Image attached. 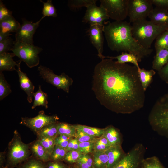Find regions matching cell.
Here are the masks:
<instances>
[{
    "mask_svg": "<svg viewBox=\"0 0 168 168\" xmlns=\"http://www.w3.org/2000/svg\"><path fill=\"white\" fill-rule=\"evenodd\" d=\"M44 17L43 16L39 21L35 23L23 18L22 24L16 32L15 42L33 44V35L39 27L40 22Z\"/></svg>",
    "mask_w": 168,
    "mask_h": 168,
    "instance_id": "12",
    "label": "cell"
},
{
    "mask_svg": "<svg viewBox=\"0 0 168 168\" xmlns=\"http://www.w3.org/2000/svg\"><path fill=\"white\" fill-rule=\"evenodd\" d=\"M15 56L13 53L8 52L0 54V72L4 71H16L15 66H17V63L13 58Z\"/></svg>",
    "mask_w": 168,
    "mask_h": 168,
    "instance_id": "20",
    "label": "cell"
},
{
    "mask_svg": "<svg viewBox=\"0 0 168 168\" xmlns=\"http://www.w3.org/2000/svg\"><path fill=\"white\" fill-rule=\"evenodd\" d=\"M30 153L29 144L22 142L19 133L15 130L8 144L5 168L16 167L30 157Z\"/></svg>",
    "mask_w": 168,
    "mask_h": 168,
    "instance_id": "5",
    "label": "cell"
},
{
    "mask_svg": "<svg viewBox=\"0 0 168 168\" xmlns=\"http://www.w3.org/2000/svg\"><path fill=\"white\" fill-rule=\"evenodd\" d=\"M100 6L105 9L109 18L122 21L128 16L129 0H100Z\"/></svg>",
    "mask_w": 168,
    "mask_h": 168,
    "instance_id": "9",
    "label": "cell"
},
{
    "mask_svg": "<svg viewBox=\"0 0 168 168\" xmlns=\"http://www.w3.org/2000/svg\"><path fill=\"white\" fill-rule=\"evenodd\" d=\"M156 52L168 48V30H166L159 35L156 39L155 43Z\"/></svg>",
    "mask_w": 168,
    "mask_h": 168,
    "instance_id": "31",
    "label": "cell"
},
{
    "mask_svg": "<svg viewBox=\"0 0 168 168\" xmlns=\"http://www.w3.org/2000/svg\"><path fill=\"white\" fill-rule=\"evenodd\" d=\"M148 121L152 130L168 138V92L155 103L149 113Z\"/></svg>",
    "mask_w": 168,
    "mask_h": 168,
    "instance_id": "4",
    "label": "cell"
},
{
    "mask_svg": "<svg viewBox=\"0 0 168 168\" xmlns=\"http://www.w3.org/2000/svg\"><path fill=\"white\" fill-rule=\"evenodd\" d=\"M159 77L168 84V63L158 72Z\"/></svg>",
    "mask_w": 168,
    "mask_h": 168,
    "instance_id": "45",
    "label": "cell"
},
{
    "mask_svg": "<svg viewBox=\"0 0 168 168\" xmlns=\"http://www.w3.org/2000/svg\"><path fill=\"white\" fill-rule=\"evenodd\" d=\"M146 152L144 145L141 143H137L122 160L111 168H142Z\"/></svg>",
    "mask_w": 168,
    "mask_h": 168,
    "instance_id": "8",
    "label": "cell"
},
{
    "mask_svg": "<svg viewBox=\"0 0 168 168\" xmlns=\"http://www.w3.org/2000/svg\"><path fill=\"white\" fill-rule=\"evenodd\" d=\"M79 146V142L74 138L69 140L65 149L67 152L72 150H78Z\"/></svg>",
    "mask_w": 168,
    "mask_h": 168,
    "instance_id": "46",
    "label": "cell"
},
{
    "mask_svg": "<svg viewBox=\"0 0 168 168\" xmlns=\"http://www.w3.org/2000/svg\"><path fill=\"white\" fill-rule=\"evenodd\" d=\"M16 168H46V163L32 156Z\"/></svg>",
    "mask_w": 168,
    "mask_h": 168,
    "instance_id": "30",
    "label": "cell"
},
{
    "mask_svg": "<svg viewBox=\"0 0 168 168\" xmlns=\"http://www.w3.org/2000/svg\"><path fill=\"white\" fill-rule=\"evenodd\" d=\"M57 128L58 135H64L73 137H74L77 131L73 125L64 122H58Z\"/></svg>",
    "mask_w": 168,
    "mask_h": 168,
    "instance_id": "29",
    "label": "cell"
},
{
    "mask_svg": "<svg viewBox=\"0 0 168 168\" xmlns=\"http://www.w3.org/2000/svg\"><path fill=\"white\" fill-rule=\"evenodd\" d=\"M105 152L109 158L107 168H112L122 160L126 154L121 146L110 147Z\"/></svg>",
    "mask_w": 168,
    "mask_h": 168,
    "instance_id": "18",
    "label": "cell"
},
{
    "mask_svg": "<svg viewBox=\"0 0 168 168\" xmlns=\"http://www.w3.org/2000/svg\"><path fill=\"white\" fill-rule=\"evenodd\" d=\"M85 14L82 20L84 23L90 25L95 24L103 25L104 21L109 18L105 8L96 4L89 5L86 7Z\"/></svg>",
    "mask_w": 168,
    "mask_h": 168,
    "instance_id": "13",
    "label": "cell"
},
{
    "mask_svg": "<svg viewBox=\"0 0 168 168\" xmlns=\"http://www.w3.org/2000/svg\"><path fill=\"white\" fill-rule=\"evenodd\" d=\"M21 25L20 23L12 16L0 21V32L9 33L16 32Z\"/></svg>",
    "mask_w": 168,
    "mask_h": 168,
    "instance_id": "21",
    "label": "cell"
},
{
    "mask_svg": "<svg viewBox=\"0 0 168 168\" xmlns=\"http://www.w3.org/2000/svg\"><path fill=\"white\" fill-rule=\"evenodd\" d=\"M108 141L111 147L121 146L122 138L119 131L112 126H109L104 128L103 135Z\"/></svg>",
    "mask_w": 168,
    "mask_h": 168,
    "instance_id": "19",
    "label": "cell"
},
{
    "mask_svg": "<svg viewBox=\"0 0 168 168\" xmlns=\"http://www.w3.org/2000/svg\"><path fill=\"white\" fill-rule=\"evenodd\" d=\"M57 137L59 139L64 140H70L73 138V137L64 135H59L57 136Z\"/></svg>",
    "mask_w": 168,
    "mask_h": 168,
    "instance_id": "53",
    "label": "cell"
},
{
    "mask_svg": "<svg viewBox=\"0 0 168 168\" xmlns=\"http://www.w3.org/2000/svg\"><path fill=\"white\" fill-rule=\"evenodd\" d=\"M33 97L34 101L32 109L40 106L44 107L46 109L48 108V95L46 93L43 91L41 85L39 86L38 90L36 92L34 93Z\"/></svg>",
    "mask_w": 168,
    "mask_h": 168,
    "instance_id": "25",
    "label": "cell"
},
{
    "mask_svg": "<svg viewBox=\"0 0 168 168\" xmlns=\"http://www.w3.org/2000/svg\"><path fill=\"white\" fill-rule=\"evenodd\" d=\"M132 27L134 39L146 49H150L154 40L162 33L168 30V26L156 25L146 19L133 23Z\"/></svg>",
    "mask_w": 168,
    "mask_h": 168,
    "instance_id": "3",
    "label": "cell"
},
{
    "mask_svg": "<svg viewBox=\"0 0 168 168\" xmlns=\"http://www.w3.org/2000/svg\"><path fill=\"white\" fill-rule=\"evenodd\" d=\"M153 8L151 0H129L128 16L130 23L146 19Z\"/></svg>",
    "mask_w": 168,
    "mask_h": 168,
    "instance_id": "10",
    "label": "cell"
},
{
    "mask_svg": "<svg viewBox=\"0 0 168 168\" xmlns=\"http://www.w3.org/2000/svg\"><path fill=\"white\" fill-rule=\"evenodd\" d=\"M148 17L152 22L158 25L168 26V10L155 7L149 13Z\"/></svg>",
    "mask_w": 168,
    "mask_h": 168,
    "instance_id": "16",
    "label": "cell"
},
{
    "mask_svg": "<svg viewBox=\"0 0 168 168\" xmlns=\"http://www.w3.org/2000/svg\"><path fill=\"white\" fill-rule=\"evenodd\" d=\"M95 142L103 144L110 147L107 139L103 135L100 137L98 138Z\"/></svg>",
    "mask_w": 168,
    "mask_h": 168,
    "instance_id": "51",
    "label": "cell"
},
{
    "mask_svg": "<svg viewBox=\"0 0 168 168\" xmlns=\"http://www.w3.org/2000/svg\"><path fill=\"white\" fill-rule=\"evenodd\" d=\"M16 168L11 167V168Z\"/></svg>",
    "mask_w": 168,
    "mask_h": 168,
    "instance_id": "55",
    "label": "cell"
},
{
    "mask_svg": "<svg viewBox=\"0 0 168 168\" xmlns=\"http://www.w3.org/2000/svg\"><path fill=\"white\" fill-rule=\"evenodd\" d=\"M73 125L77 130L82 131L89 136L95 137L99 138L102 136L104 132V129L80 124Z\"/></svg>",
    "mask_w": 168,
    "mask_h": 168,
    "instance_id": "28",
    "label": "cell"
},
{
    "mask_svg": "<svg viewBox=\"0 0 168 168\" xmlns=\"http://www.w3.org/2000/svg\"><path fill=\"white\" fill-rule=\"evenodd\" d=\"M76 163L78 168H94L93 158L88 154L83 155Z\"/></svg>",
    "mask_w": 168,
    "mask_h": 168,
    "instance_id": "37",
    "label": "cell"
},
{
    "mask_svg": "<svg viewBox=\"0 0 168 168\" xmlns=\"http://www.w3.org/2000/svg\"><path fill=\"white\" fill-rule=\"evenodd\" d=\"M74 138L79 142H95L98 138L89 136L83 132L78 130H77Z\"/></svg>",
    "mask_w": 168,
    "mask_h": 168,
    "instance_id": "41",
    "label": "cell"
},
{
    "mask_svg": "<svg viewBox=\"0 0 168 168\" xmlns=\"http://www.w3.org/2000/svg\"><path fill=\"white\" fill-rule=\"evenodd\" d=\"M46 163V168H69L70 166L62 161H49Z\"/></svg>",
    "mask_w": 168,
    "mask_h": 168,
    "instance_id": "43",
    "label": "cell"
},
{
    "mask_svg": "<svg viewBox=\"0 0 168 168\" xmlns=\"http://www.w3.org/2000/svg\"><path fill=\"white\" fill-rule=\"evenodd\" d=\"M138 70L139 77L141 85L145 91L152 82L153 76L156 72L153 69L147 70L144 68H140Z\"/></svg>",
    "mask_w": 168,
    "mask_h": 168,
    "instance_id": "23",
    "label": "cell"
},
{
    "mask_svg": "<svg viewBox=\"0 0 168 168\" xmlns=\"http://www.w3.org/2000/svg\"><path fill=\"white\" fill-rule=\"evenodd\" d=\"M69 168H78L75 166H73V167L70 166Z\"/></svg>",
    "mask_w": 168,
    "mask_h": 168,
    "instance_id": "54",
    "label": "cell"
},
{
    "mask_svg": "<svg viewBox=\"0 0 168 168\" xmlns=\"http://www.w3.org/2000/svg\"><path fill=\"white\" fill-rule=\"evenodd\" d=\"M14 43L15 41L10 37L0 42V54L12 51Z\"/></svg>",
    "mask_w": 168,
    "mask_h": 168,
    "instance_id": "40",
    "label": "cell"
},
{
    "mask_svg": "<svg viewBox=\"0 0 168 168\" xmlns=\"http://www.w3.org/2000/svg\"><path fill=\"white\" fill-rule=\"evenodd\" d=\"M132 25L126 21L104 22L103 31L108 47L112 51L127 52L135 55L138 62L152 52L140 44L133 38Z\"/></svg>",
    "mask_w": 168,
    "mask_h": 168,
    "instance_id": "2",
    "label": "cell"
},
{
    "mask_svg": "<svg viewBox=\"0 0 168 168\" xmlns=\"http://www.w3.org/2000/svg\"><path fill=\"white\" fill-rule=\"evenodd\" d=\"M94 143L89 142H79L78 151L82 154H88L93 152Z\"/></svg>",
    "mask_w": 168,
    "mask_h": 168,
    "instance_id": "42",
    "label": "cell"
},
{
    "mask_svg": "<svg viewBox=\"0 0 168 168\" xmlns=\"http://www.w3.org/2000/svg\"><path fill=\"white\" fill-rule=\"evenodd\" d=\"M38 70L40 75L47 82L69 93L70 87L72 85L73 80L68 76L64 72L57 75L49 68L42 65L38 67Z\"/></svg>",
    "mask_w": 168,
    "mask_h": 168,
    "instance_id": "7",
    "label": "cell"
},
{
    "mask_svg": "<svg viewBox=\"0 0 168 168\" xmlns=\"http://www.w3.org/2000/svg\"><path fill=\"white\" fill-rule=\"evenodd\" d=\"M12 35L9 33H3L0 32V42L7 39Z\"/></svg>",
    "mask_w": 168,
    "mask_h": 168,
    "instance_id": "52",
    "label": "cell"
},
{
    "mask_svg": "<svg viewBox=\"0 0 168 168\" xmlns=\"http://www.w3.org/2000/svg\"><path fill=\"white\" fill-rule=\"evenodd\" d=\"M83 155L78 150L68 151L66 153L63 161L69 164L76 163Z\"/></svg>",
    "mask_w": 168,
    "mask_h": 168,
    "instance_id": "39",
    "label": "cell"
},
{
    "mask_svg": "<svg viewBox=\"0 0 168 168\" xmlns=\"http://www.w3.org/2000/svg\"><path fill=\"white\" fill-rule=\"evenodd\" d=\"M12 12L8 9L3 3L0 1V21L12 16Z\"/></svg>",
    "mask_w": 168,
    "mask_h": 168,
    "instance_id": "44",
    "label": "cell"
},
{
    "mask_svg": "<svg viewBox=\"0 0 168 168\" xmlns=\"http://www.w3.org/2000/svg\"><path fill=\"white\" fill-rule=\"evenodd\" d=\"M105 58L113 60L116 59L117 61L121 64L131 63L136 66L138 69L140 68L138 64V62L136 57L134 54L127 52H122L121 54L116 56H105Z\"/></svg>",
    "mask_w": 168,
    "mask_h": 168,
    "instance_id": "24",
    "label": "cell"
},
{
    "mask_svg": "<svg viewBox=\"0 0 168 168\" xmlns=\"http://www.w3.org/2000/svg\"><path fill=\"white\" fill-rule=\"evenodd\" d=\"M48 154L50 156L55 146V139L53 138L40 137L37 139Z\"/></svg>",
    "mask_w": 168,
    "mask_h": 168,
    "instance_id": "38",
    "label": "cell"
},
{
    "mask_svg": "<svg viewBox=\"0 0 168 168\" xmlns=\"http://www.w3.org/2000/svg\"><path fill=\"white\" fill-rule=\"evenodd\" d=\"M43 4L42 13L43 16H51L54 17H56L57 16V10L52 3L51 0H48L46 2H44L40 0Z\"/></svg>",
    "mask_w": 168,
    "mask_h": 168,
    "instance_id": "35",
    "label": "cell"
},
{
    "mask_svg": "<svg viewBox=\"0 0 168 168\" xmlns=\"http://www.w3.org/2000/svg\"><path fill=\"white\" fill-rule=\"evenodd\" d=\"M69 140H64L58 138L57 137L55 139V145H58L66 148Z\"/></svg>",
    "mask_w": 168,
    "mask_h": 168,
    "instance_id": "49",
    "label": "cell"
},
{
    "mask_svg": "<svg viewBox=\"0 0 168 168\" xmlns=\"http://www.w3.org/2000/svg\"><path fill=\"white\" fill-rule=\"evenodd\" d=\"M21 62L19 60L17 62V68L16 70L19 77L20 87L27 95L28 102L31 103L32 101L35 86L28 77L26 74L21 70L20 68Z\"/></svg>",
    "mask_w": 168,
    "mask_h": 168,
    "instance_id": "15",
    "label": "cell"
},
{
    "mask_svg": "<svg viewBox=\"0 0 168 168\" xmlns=\"http://www.w3.org/2000/svg\"><path fill=\"white\" fill-rule=\"evenodd\" d=\"M29 145L33 157L45 163L50 161V155L38 139Z\"/></svg>",
    "mask_w": 168,
    "mask_h": 168,
    "instance_id": "17",
    "label": "cell"
},
{
    "mask_svg": "<svg viewBox=\"0 0 168 168\" xmlns=\"http://www.w3.org/2000/svg\"><path fill=\"white\" fill-rule=\"evenodd\" d=\"M57 122L47 125L40 129L36 133L37 138L45 137L55 139L58 135Z\"/></svg>",
    "mask_w": 168,
    "mask_h": 168,
    "instance_id": "26",
    "label": "cell"
},
{
    "mask_svg": "<svg viewBox=\"0 0 168 168\" xmlns=\"http://www.w3.org/2000/svg\"><path fill=\"white\" fill-rule=\"evenodd\" d=\"M11 92L10 85L6 80L2 72H0V100H2Z\"/></svg>",
    "mask_w": 168,
    "mask_h": 168,
    "instance_id": "33",
    "label": "cell"
},
{
    "mask_svg": "<svg viewBox=\"0 0 168 168\" xmlns=\"http://www.w3.org/2000/svg\"><path fill=\"white\" fill-rule=\"evenodd\" d=\"M103 25L99 24L90 25L87 31L91 43L97 49L98 56L101 60L105 58V56L102 55L104 40Z\"/></svg>",
    "mask_w": 168,
    "mask_h": 168,
    "instance_id": "14",
    "label": "cell"
},
{
    "mask_svg": "<svg viewBox=\"0 0 168 168\" xmlns=\"http://www.w3.org/2000/svg\"><path fill=\"white\" fill-rule=\"evenodd\" d=\"M67 152L65 148L55 145L50 156V161H62Z\"/></svg>",
    "mask_w": 168,
    "mask_h": 168,
    "instance_id": "36",
    "label": "cell"
},
{
    "mask_svg": "<svg viewBox=\"0 0 168 168\" xmlns=\"http://www.w3.org/2000/svg\"><path fill=\"white\" fill-rule=\"evenodd\" d=\"M94 168H107L108 156L105 151L93 152Z\"/></svg>",
    "mask_w": 168,
    "mask_h": 168,
    "instance_id": "27",
    "label": "cell"
},
{
    "mask_svg": "<svg viewBox=\"0 0 168 168\" xmlns=\"http://www.w3.org/2000/svg\"><path fill=\"white\" fill-rule=\"evenodd\" d=\"M59 118L56 115H48L43 110L32 118L21 117L20 124L29 128L36 133L44 126L58 122Z\"/></svg>",
    "mask_w": 168,
    "mask_h": 168,
    "instance_id": "11",
    "label": "cell"
},
{
    "mask_svg": "<svg viewBox=\"0 0 168 168\" xmlns=\"http://www.w3.org/2000/svg\"><path fill=\"white\" fill-rule=\"evenodd\" d=\"M92 89L101 105L117 113L132 114L144 105L145 91L134 65L102 59L95 67Z\"/></svg>",
    "mask_w": 168,
    "mask_h": 168,
    "instance_id": "1",
    "label": "cell"
},
{
    "mask_svg": "<svg viewBox=\"0 0 168 168\" xmlns=\"http://www.w3.org/2000/svg\"><path fill=\"white\" fill-rule=\"evenodd\" d=\"M110 147L105 144L95 142L94 143V151H105Z\"/></svg>",
    "mask_w": 168,
    "mask_h": 168,
    "instance_id": "48",
    "label": "cell"
},
{
    "mask_svg": "<svg viewBox=\"0 0 168 168\" xmlns=\"http://www.w3.org/2000/svg\"><path fill=\"white\" fill-rule=\"evenodd\" d=\"M43 50L42 48L28 44L15 42L12 51L15 55L24 62L30 68L38 65L40 62L39 54Z\"/></svg>",
    "mask_w": 168,
    "mask_h": 168,
    "instance_id": "6",
    "label": "cell"
},
{
    "mask_svg": "<svg viewBox=\"0 0 168 168\" xmlns=\"http://www.w3.org/2000/svg\"><path fill=\"white\" fill-rule=\"evenodd\" d=\"M142 168H166L159 159L153 156L145 158L143 161Z\"/></svg>",
    "mask_w": 168,
    "mask_h": 168,
    "instance_id": "32",
    "label": "cell"
},
{
    "mask_svg": "<svg viewBox=\"0 0 168 168\" xmlns=\"http://www.w3.org/2000/svg\"><path fill=\"white\" fill-rule=\"evenodd\" d=\"M156 7L168 10V0H151Z\"/></svg>",
    "mask_w": 168,
    "mask_h": 168,
    "instance_id": "47",
    "label": "cell"
},
{
    "mask_svg": "<svg viewBox=\"0 0 168 168\" xmlns=\"http://www.w3.org/2000/svg\"><path fill=\"white\" fill-rule=\"evenodd\" d=\"M168 63V48L156 52L152 63V68L157 71L160 70Z\"/></svg>",
    "mask_w": 168,
    "mask_h": 168,
    "instance_id": "22",
    "label": "cell"
},
{
    "mask_svg": "<svg viewBox=\"0 0 168 168\" xmlns=\"http://www.w3.org/2000/svg\"><path fill=\"white\" fill-rule=\"evenodd\" d=\"M96 0H70L68 1V5L71 10H76L82 7H86L92 4H96Z\"/></svg>",
    "mask_w": 168,
    "mask_h": 168,
    "instance_id": "34",
    "label": "cell"
},
{
    "mask_svg": "<svg viewBox=\"0 0 168 168\" xmlns=\"http://www.w3.org/2000/svg\"><path fill=\"white\" fill-rule=\"evenodd\" d=\"M6 161V154L5 152H0V168H5Z\"/></svg>",
    "mask_w": 168,
    "mask_h": 168,
    "instance_id": "50",
    "label": "cell"
}]
</instances>
